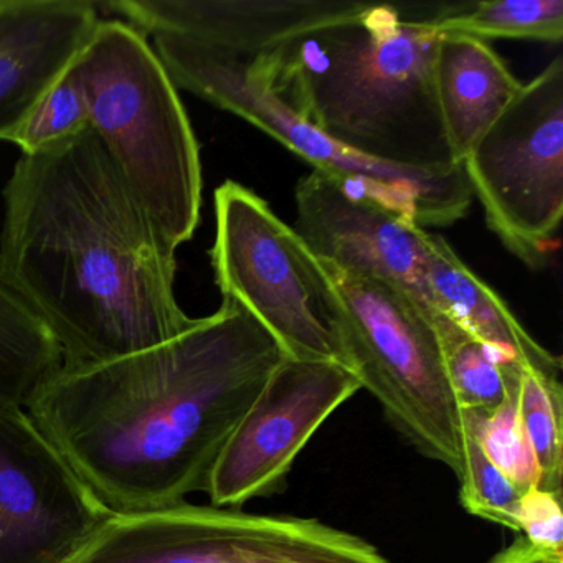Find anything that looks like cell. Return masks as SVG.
I'll return each instance as SVG.
<instances>
[{
	"instance_id": "obj_1",
	"label": "cell",
	"mask_w": 563,
	"mask_h": 563,
	"mask_svg": "<svg viewBox=\"0 0 563 563\" xmlns=\"http://www.w3.org/2000/svg\"><path fill=\"white\" fill-rule=\"evenodd\" d=\"M285 358L223 299L163 344L62 367L25 410L111 514L166 509L207 494L227 441Z\"/></svg>"
},
{
	"instance_id": "obj_2",
	"label": "cell",
	"mask_w": 563,
	"mask_h": 563,
	"mask_svg": "<svg viewBox=\"0 0 563 563\" xmlns=\"http://www.w3.org/2000/svg\"><path fill=\"white\" fill-rule=\"evenodd\" d=\"M176 250L91 126L22 154L4 189L0 282L51 332L64 368L103 364L192 325Z\"/></svg>"
},
{
	"instance_id": "obj_3",
	"label": "cell",
	"mask_w": 563,
	"mask_h": 563,
	"mask_svg": "<svg viewBox=\"0 0 563 563\" xmlns=\"http://www.w3.org/2000/svg\"><path fill=\"white\" fill-rule=\"evenodd\" d=\"M433 5L367 4L249 55L302 120L377 163L444 173L454 161L434 93Z\"/></svg>"
},
{
	"instance_id": "obj_4",
	"label": "cell",
	"mask_w": 563,
	"mask_h": 563,
	"mask_svg": "<svg viewBox=\"0 0 563 563\" xmlns=\"http://www.w3.org/2000/svg\"><path fill=\"white\" fill-rule=\"evenodd\" d=\"M74 70L91 130L174 250L196 233L202 207L199 143L176 85L143 32L101 21Z\"/></svg>"
},
{
	"instance_id": "obj_5",
	"label": "cell",
	"mask_w": 563,
	"mask_h": 563,
	"mask_svg": "<svg viewBox=\"0 0 563 563\" xmlns=\"http://www.w3.org/2000/svg\"><path fill=\"white\" fill-rule=\"evenodd\" d=\"M176 88L242 118L311 164L312 170L407 217L418 227H450L470 212L463 164L444 173L377 163L339 146L288 107L253 68L249 55L177 34L150 35Z\"/></svg>"
},
{
	"instance_id": "obj_6",
	"label": "cell",
	"mask_w": 563,
	"mask_h": 563,
	"mask_svg": "<svg viewBox=\"0 0 563 563\" xmlns=\"http://www.w3.org/2000/svg\"><path fill=\"white\" fill-rule=\"evenodd\" d=\"M324 268L344 308L345 367L415 451L460 479L463 423L430 312L397 286Z\"/></svg>"
},
{
	"instance_id": "obj_7",
	"label": "cell",
	"mask_w": 563,
	"mask_h": 563,
	"mask_svg": "<svg viewBox=\"0 0 563 563\" xmlns=\"http://www.w3.org/2000/svg\"><path fill=\"white\" fill-rule=\"evenodd\" d=\"M210 258L223 299L243 306L286 357L344 365V308L328 269L262 197L233 180L216 190Z\"/></svg>"
},
{
	"instance_id": "obj_8",
	"label": "cell",
	"mask_w": 563,
	"mask_h": 563,
	"mask_svg": "<svg viewBox=\"0 0 563 563\" xmlns=\"http://www.w3.org/2000/svg\"><path fill=\"white\" fill-rule=\"evenodd\" d=\"M68 563H390L367 540L295 516L180 503L111 514Z\"/></svg>"
},
{
	"instance_id": "obj_9",
	"label": "cell",
	"mask_w": 563,
	"mask_h": 563,
	"mask_svg": "<svg viewBox=\"0 0 563 563\" xmlns=\"http://www.w3.org/2000/svg\"><path fill=\"white\" fill-rule=\"evenodd\" d=\"M461 164L503 245L543 266L563 216L562 57L523 85Z\"/></svg>"
},
{
	"instance_id": "obj_10",
	"label": "cell",
	"mask_w": 563,
	"mask_h": 563,
	"mask_svg": "<svg viewBox=\"0 0 563 563\" xmlns=\"http://www.w3.org/2000/svg\"><path fill=\"white\" fill-rule=\"evenodd\" d=\"M362 390L338 362L286 357L233 431L210 476V504L240 509L285 489L296 457L319 428Z\"/></svg>"
},
{
	"instance_id": "obj_11",
	"label": "cell",
	"mask_w": 563,
	"mask_h": 563,
	"mask_svg": "<svg viewBox=\"0 0 563 563\" xmlns=\"http://www.w3.org/2000/svg\"><path fill=\"white\" fill-rule=\"evenodd\" d=\"M110 516L27 410L0 404V563H68Z\"/></svg>"
},
{
	"instance_id": "obj_12",
	"label": "cell",
	"mask_w": 563,
	"mask_h": 563,
	"mask_svg": "<svg viewBox=\"0 0 563 563\" xmlns=\"http://www.w3.org/2000/svg\"><path fill=\"white\" fill-rule=\"evenodd\" d=\"M296 232L324 265L380 279L438 314L428 286V232L407 217L312 170L296 187Z\"/></svg>"
},
{
	"instance_id": "obj_13",
	"label": "cell",
	"mask_w": 563,
	"mask_h": 563,
	"mask_svg": "<svg viewBox=\"0 0 563 563\" xmlns=\"http://www.w3.org/2000/svg\"><path fill=\"white\" fill-rule=\"evenodd\" d=\"M354 0H120L104 4L144 35L177 34L256 55L355 14Z\"/></svg>"
},
{
	"instance_id": "obj_14",
	"label": "cell",
	"mask_w": 563,
	"mask_h": 563,
	"mask_svg": "<svg viewBox=\"0 0 563 563\" xmlns=\"http://www.w3.org/2000/svg\"><path fill=\"white\" fill-rule=\"evenodd\" d=\"M100 22L88 0H0V141L11 143Z\"/></svg>"
},
{
	"instance_id": "obj_15",
	"label": "cell",
	"mask_w": 563,
	"mask_h": 563,
	"mask_svg": "<svg viewBox=\"0 0 563 563\" xmlns=\"http://www.w3.org/2000/svg\"><path fill=\"white\" fill-rule=\"evenodd\" d=\"M433 81L444 133L457 164L523 87L486 41L463 34H441Z\"/></svg>"
},
{
	"instance_id": "obj_16",
	"label": "cell",
	"mask_w": 563,
	"mask_h": 563,
	"mask_svg": "<svg viewBox=\"0 0 563 563\" xmlns=\"http://www.w3.org/2000/svg\"><path fill=\"white\" fill-rule=\"evenodd\" d=\"M428 286L437 311L522 368L562 375V361L539 344L509 306L471 272L443 236L428 233Z\"/></svg>"
},
{
	"instance_id": "obj_17",
	"label": "cell",
	"mask_w": 563,
	"mask_h": 563,
	"mask_svg": "<svg viewBox=\"0 0 563 563\" xmlns=\"http://www.w3.org/2000/svg\"><path fill=\"white\" fill-rule=\"evenodd\" d=\"M64 367L41 319L0 282V404L25 408Z\"/></svg>"
},
{
	"instance_id": "obj_18",
	"label": "cell",
	"mask_w": 563,
	"mask_h": 563,
	"mask_svg": "<svg viewBox=\"0 0 563 563\" xmlns=\"http://www.w3.org/2000/svg\"><path fill=\"white\" fill-rule=\"evenodd\" d=\"M431 321L460 411L489 417L507 394L519 387L522 367L467 334L443 312H438Z\"/></svg>"
},
{
	"instance_id": "obj_19",
	"label": "cell",
	"mask_w": 563,
	"mask_h": 563,
	"mask_svg": "<svg viewBox=\"0 0 563 563\" xmlns=\"http://www.w3.org/2000/svg\"><path fill=\"white\" fill-rule=\"evenodd\" d=\"M430 24L440 34L481 38H563V0H494L434 5Z\"/></svg>"
},
{
	"instance_id": "obj_20",
	"label": "cell",
	"mask_w": 563,
	"mask_h": 563,
	"mask_svg": "<svg viewBox=\"0 0 563 563\" xmlns=\"http://www.w3.org/2000/svg\"><path fill=\"white\" fill-rule=\"evenodd\" d=\"M519 415L537 466V487L563 493V388L560 377L522 368Z\"/></svg>"
},
{
	"instance_id": "obj_21",
	"label": "cell",
	"mask_w": 563,
	"mask_h": 563,
	"mask_svg": "<svg viewBox=\"0 0 563 563\" xmlns=\"http://www.w3.org/2000/svg\"><path fill=\"white\" fill-rule=\"evenodd\" d=\"M479 415L476 411L461 410L464 453L463 473L457 479L461 506L471 516L519 532L517 512H519L520 497L526 490L519 489L487 457L477 433Z\"/></svg>"
},
{
	"instance_id": "obj_22",
	"label": "cell",
	"mask_w": 563,
	"mask_h": 563,
	"mask_svg": "<svg viewBox=\"0 0 563 563\" xmlns=\"http://www.w3.org/2000/svg\"><path fill=\"white\" fill-rule=\"evenodd\" d=\"M87 126H90L87 93L77 71L70 67L45 91L11 143L22 154L41 153L70 140Z\"/></svg>"
},
{
	"instance_id": "obj_23",
	"label": "cell",
	"mask_w": 563,
	"mask_h": 563,
	"mask_svg": "<svg viewBox=\"0 0 563 563\" xmlns=\"http://www.w3.org/2000/svg\"><path fill=\"white\" fill-rule=\"evenodd\" d=\"M517 398L519 387L512 388L489 417L479 415L477 433L487 457L519 489L526 490L537 484V466L523 433Z\"/></svg>"
},
{
	"instance_id": "obj_24",
	"label": "cell",
	"mask_w": 563,
	"mask_h": 563,
	"mask_svg": "<svg viewBox=\"0 0 563 563\" xmlns=\"http://www.w3.org/2000/svg\"><path fill=\"white\" fill-rule=\"evenodd\" d=\"M563 493L530 486L520 497L517 526L530 545L563 559Z\"/></svg>"
},
{
	"instance_id": "obj_25",
	"label": "cell",
	"mask_w": 563,
	"mask_h": 563,
	"mask_svg": "<svg viewBox=\"0 0 563 563\" xmlns=\"http://www.w3.org/2000/svg\"><path fill=\"white\" fill-rule=\"evenodd\" d=\"M489 563H563V559L536 549L519 536L510 545L494 555Z\"/></svg>"
}]
</instances>
